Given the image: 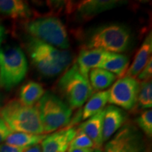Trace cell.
I'll use <instances>...</instances> for the list:
<instances>
[{
  "mask_svg": "<svg viewBox=\"0 0 152 152\" xmlns=\"http://www.w3.org/2000/svg\"><path fill=\"white\" fill-rule=\"evenodd\" d=\"M132 36L123 25L113 23L95 28L89 34L85 49H102L108 52L123 53L130 47Z\"/></svg>",
  "mask_w": 152,
  "mask_h": 152,
  "instance_id": "cell-1",
  "label": "cell"
},
{
  "mask_svg": "<svg viewBox=\"0 0 152 152\" xmlns=\"http://www.w3.org/2000/svg\"><path fill=\"white\" fill-rule=\"evenodd\" d=\"M0 116L12 132L44 133L36 106H27L18 100H11L0 109Z\"/></svg>",
  "mask_w": 152,
  "mask_h": 152,
  "instance_id": "cell-2",
  "label": "cell"
},
{
  "mask_svg": "<svg viewBox=\"0 0 152 152\" xmlns=\"http://www.w3.org/2000/svg\"><path fill=\"white\" fill-rule=\"evenodd\" d=\"M36 108L45 134L67 127L71 121L73 110L61 99L51 92L44 94Z\"/></svg>",
  "mask_w": 152,
  "mask_h": 152,
  "instance_id": "cell-3",
  "label": "cell"
},
{
  "mask_svg": "<svg viewBox=\"0 0 152 152\" xmlns=\"http://www.w3.org/2000/svg\"><path fill=\"white\" fill-rule=\"evenodd\" d=\"M28 61L23 51L18 46L0 49V85L9 90L26 77Z\"/></svg>",
  "mask_w": 152,
  "mask_h": 152,
  "instance_id": "cell-4",
  "label": "cell"
},
{
  "mask_svg": "<svg viewBox=\"0 0 152 152\" xmlns=\"http://www.w3.org/2000/svg\"><path fill=\"white\" fill-rule=\"evenodd\" d=\"M26 30L30 37L58 49L65 50L70 47L67 30L56 17H42L31 20L26 23Z\"/></svg>",
  "mask_w": 152,
  "mask_h": 152,
  "instance_id": "cell-5",
  "label": "cell"
},
{
  "mask_svg": "<svg viewBox=\"0 0 152 152\" xmlns=\"http://www.w3.org/2000/svg\"><path fill=\"white\" fill-rule=\"evenodd\" d=\"M58 89L72 110L82 107L93 94L89 80L83 77L76 63L61 76Z\"/></svg>",
  "mask_w": 152,
  "mask_h": 152,
  "instance_id": "cell-6",
  "label": "cell"
},
{
  "mask_svg": "<svg viewBox=\"0 0 152 152\" xmlns=\"http://www.w3.org/2000/svg\"><path fill=\"white\" fill-rule=\"evenodd\" d=\"M140 85L139 81L134 77L127 76L121 77L108 90V102L125 110L134 109L137 106Z\"/></svg>",
  "mask_w": 152,
  "mask_h": 152,
  "instance_id": "cell-7",
  "label": "cell"
},
{
  "mask_svg": "<svg viewBox=\"0 0 152 152\" xmlns=\"http://www.w3.org/2000/svg\"><path fill=\"white\" fill-rule=\"evenodd\" d=\"M76 132L75 128H66L48 134L41 142L42 152H66Z\"/></svg>",
  "mask_w": 152,
  "mask_h": 152,
  "instance_id": "cell-8",
  "label": "cell"
},
{
  "mask_svg": "<svg viewBox=\"0 0 152 152\" xmlns=\"http://www.w3.org/2000/svg\"><path fill=\"white\" fill-rule=\"evenodd\" d=\"M30 37V36H29ZM28 45L37 49L42 54L59 65L64 70L69 68L70 64L73 61V56L69 51L63 50L30 37L27 42Z\"/></svg>",
  "mask_w": 152,
  "mask_h": 152,
  "instance_id": "cell-9",
  "label": "cell"
},
{
  "mask_svg": "<svg viewBox=\"0 0 152 152\" xmlns=\"http://www.w3.org/2000/svg\"><path fill=\"white\" fill-rule=\"evenodd\" d=\"M126 114L119 107L109 105L104 109L103 118V142H106L121 128Z\"/></svg>",
  "mask_w": 152,
  "mask_h": 152,
  "instance_id": "cell-10",
  "label": "cell"
},
{
  "mask_svg": "<svg viewBox=\"0 0 152 152\" xmlns=\"http://www.w3.org/2000/svg\"><path fill=\"white\" fill-rule=\"evenodd\" d=\"M104 109L82 123L77 129L90 139L94 150H102L103 146V118Z\"/></svg>",
  "mask_w": 152,
  "mask_h": 152,
  "instance_id": "cell-11",
  "label": "cell"
},
{
  "mask_svg": "<svg viewBox=\"0 0 152 152\" xmlns=\"http://www.w3.org/2000/svg\"><path fill=\"white\" fill-rule=\"evenodd\" d=\"M109 53L102 49L85 48L82 49L77 57L76 64L83 77L88 80L90 70L99 68Z\"/></svg>",
  "mask_w": 152,
  "mask_h": 152,
  "instance_id": "cell-12",
  "label": "cell"
},
{
  "mask_svg": "<svg viewBox=\"0 0 152 152\" xmlns=\"http://www.w3.org/2000/svg\"><path fill=\"white\" fill-rule=\"evenodd\" d=\"M27 50L32 64L42 75L47 77H53L59 75L64 71L59 65L33 47L27 45Z\"/></svg>",
  "mask_w": 152,
  "mask_h": 152,
  "instance_id": "cell-13",
  "label": "cell"
},
{
  "mask_svg": "<svg viewBox=\"0 0 152 152\" xmlns=\"http://www.w3.org/2000/svg\"><path fill=\"white\" fill-rule=\"evenodd\" d=\"M125 3L126 1H125L115 0H87L82 1L77 5V11L82 18L87 19Z\"/></svg>",
  "mask_w": 152,
  "mask_h": 152,
  "instance_id": "cell-14",
  "label": "cell"
},
{
  "mask_svg": "<svg viewBox=\"0 0 152 152\" xmlns=\"http://www.w3.org/2000/svg\"><path fill=\"white\" fill-rule=\"evenodd\" d=\"M152 53V35L151 32L146 37L141 47L134 56L132 64L128 68L124 76L134 77L139 75L146 66L150 58Z\"/></svg>",
  "mask_w": 152,
  "mask_h": 152,
  "instance_id": "cell-15",
  "label": "cell"
},
{
  "mask_svg": "<svg viewBox=\"0 0 152 152\" xmlns=\"http://www.w3.org/2000/svg\"><path fill=\"white\" fill-rule=\"evenodd\" d=\"M129 65L128 56L122 54L109 52L106 58L100 64L99 68L109 71L116 75L123 77L126 73Z\"/></svg>",
  "mask_w": 152,
  "mask_h": 152,
  "instance_id": "cell-16",
  "label": "cell"
},
{
  "mask_svg": "<svg viewBox=\"0 0 152 152\" xmlns=\"http://www.w3.org/2000/svg\"><path fill=\"white\" fill-rule=\"evenodd\" d=\"M0 14L14 19L26 18L31 16V11L21 0H0Z\"/></svg>",
  "mask_w": 152,
  "mask_h": 152,
  "instance_id": "cell-17",
  "label": "cell"
},
{
  "mask_svg": "<svg viewBox=\"0 0 152 152\" xmlns=\"http://www.w3.org/2000/svg\"><path fill=\"white\" fill-rule=\"evenodd\" d=\"M45 93L44 87L40 83L35 81H28L20 87L19 101L25 106H34L42 97Z\"/></svg>",
  "mask_w": 152,
  "mask_h": 152,
  "instance_id": "cell-18",
  "label": "cell"
},
{
  "mask_svg": "<svg viewBox=\"0 0 152 152\" xmlns=\"http://www.w3.org/2000/svg\"><path fill=\"white\" fill-rule=\"evenodd\" d=\"M47 134H36L26 132H11L5 140V144L13 147L28 148L40 144Z\"/></svg>",
  "mask_w": 152,
  "mask_h": 152,
  "instance_id": "cell-19",
  "label": "cell"
},
{
  "mask_svg": "<svg viewBox=\"0 0 152 152\" xmlns=\"http://www.w3.org/2000/svg\"><path fill=\"white\" fill-rule=\"evenodd\" d=\"M134 132L132 126L124 125L106 144L104 152H124Z\"/></svg>",
  "mask_w": 152,
  "mask_h": 152,
  "instance_id": "cell-20",
  "label": "cell"
},
{
  "mask_svg": "<svg viewBox=\"0 0 152 152\" xmlns=\"http://www.w3.org/2000/svg\"><path fill=\"white\" fill-rule=\"evenodd\" d=\"M116 75L99 68H92L88 75L90 84L93 91L100 92L111 86L116 80Z\"/></svg>",
  "mask_w": 152,
  "mask_h": 152,
  "instance_id": "cell-21",
  "label": "cell"
},
{
  "mask_svg": "<svg viewBox=\"0 0 152 152\" xmlns=\"http://www.w3.org/2000/svg\"><path fill=\"white\" fill-rule=\"evenodd\" d=\"M109 100V91L96 92L87 100L82 111V120H86L104 110Z\"/></svg>",
  "mask_w": 152,
  "mask_h": 152,
  "instance_id": "cell-22",
  "label": "cell"
},
{
  "mask_svg": "<svg viewBox=\"0 0 152 152\" xmlns=\"http://www.w3.org/2000/svg\"><path fill=\"white\" fill-rule=\"evenodd\" d=\"M137 104L141 109H149L152 106L151 80L142 82L140 85Z\"/></svg>",
  "mask_w": 152,
  "mask_h": 152,
  "instance_id": "cell-23",
  "label": "cell"
},
{
  "mask_svg": "<svg viewBox=\"0 0 152 152\" xmlns=\"http://www.w3.org/2000/svg\"><path fill=\"white\" fill-rule=\"evenodd\" d=\"M138 126L141 129L146 136L149 138L152 137V111L148 109L144 111L139 115L136 120Z\"/></svg>",
  "mask_w": 152,
  "mask_h": 152,
  "instance_id": "cell-24",
  "label": "cell"
},
{
  "mask_svg": "<svg viewBox=\"0 0 152 152\" xmlns=\"http://www.w3.org/2000/svg\"><path fill=\"white\" fill-rule=\"evenodd\" d=\"M76 130V134L70 143L68 149H94V145L90 139L79 129L77 128Z\"/></svg>",
  "mask_w": 152,
  "mask_h": 152,
  "instance_id": "cell-25",
  "label": "cell"
},
{
  "mask_svg": "<svg viewBox=\"0 0 152 152\" xmlns=\"http://www.w3.org/2000/svg\"><path fill=\"white\" fill-rule=\"evenodd\" d=\"M124 152H147L145 144L141 137L134 131L127 144Z\"/></svg>",
  "mask_w": 152,
  "mask_h": 152,
  "instance_id": "cell-26",
  "label": "cell"
},
{
  "mask_svg": "<svg viewBox=\"0 0 152 152\" xmlns=\"http://www.w3.org/2000/svg\"><path fill=\"white\" fill-rule=\"evenodd\" d=\"M151 75L152 59L151 58L147 64H146V66H144V68L142 69V71L139 73V75H137V80H142V82L150 80L151 78Z\"/></svg>",
  "mask_w": 152,
  "mask_h": 152,
  "instance_id": "cell-27",
  "label": "cell"
},
{
  "mask_svg": "<svg viewBox=\"0 0 152 152\" xmlns=\"http://www.w3.org/2000/svg\"><path fill=\"white\" fill-rule=\"evenodd\" d=\"M12 132L9 127L7 126L3 119L0 116V145L5 142L7 138Z\"/></svg>",
  "mask_w": 152,
  "mask_h": 152,
  "instance_id": "cell-28",
  "label": "cell"
},
{
  "mask_svg": "<svg viewBox=\"0 0 152 152\" xmlns=\"http://www.w3.org/2000/svg\"><path fill=\"white\" fill-rule=\"evenodd\" d=\"M26 149H27L13 147L5 143L0 145V152H25Z\"/></svg>",
  "mask_w": 152,
  "mask_h": 152,
  "instance_id": "cell-29",
  "label": "cell"
},
{
  "mask_svg": "<svg viewBox=\"0 0 152 152\" xmlns=\"http://www.w3.org/2000/svg\"><path fill=\"white\" fill-rule=\"evenodd\" d=\"M25 152H42L41 145L39 144H37V145L28 148V149L25 151Z\"/></svg>",
  "mask_w": 152,
  "mask_h": 152,
  "instance_id": "cell-30",
  "label": "cell"
},
{
  "mask_svg": "<svg viewBox=\"0 0 152 152\" xmlns=\"http://www.w3.org/2000/svg\"><path fill=\"white\" fill-rule=\"evenodd\" d=\"M94 149H68L66 152H94Z\"/></svg>",
  "mask_w": 152,
  "mask_h": 152,
  "instance_id": "cell-31",
  "label": "cell"
},
{
  "mask_svg": "<svg viewBox=\"0 0 152 152\" xmlns=\"http://www.w3.org/2000/svg\"><path fill=\"white\" fill-rule=\"evenodd\" d=\"M4 35V28L1 25H0V46H1V43L2 42Z\"/></svg>",
  "mask_w": 152,
  "mask_h": 152,
  "instance_id": "cell-32",
  "label": "cell"
},
{
  "mask_svg": "<svg viewBox=\"0 0 152 152\" xmlns=\"http://www.w3.org/2000/svg\"><path fill=\"white\" fill-rule=\"evenodd\" d=\"M94 152H103L102 150H94Z\"/></svg>",
  "mask_w": 152,
  "mask_h": 152,
  "instance_id": "cell-33",
  "label": "cell"
}]
</instances>
